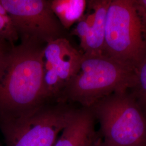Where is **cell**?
<instances>
[{"label": "cell", "mask_w": 146, "mask_h": 146, "mask_svg": "<svg viewBox=\"0 0 146 146\" xmlns=\"http://www.w3.org/2000/svg\"><path fill=\"white\" fill-rule=\"evenodd\" d=\"M146 53V39L133 0H111L103 55L135 70Z\"/></svg>", "instance_id": "cell-4"}, {"label": "cell", "mask_w": 146, "mask_h": 146, "mask_svg": "<svg viewBox=\"0 0 146 146\" xmlns=\"http://www.w3.org/2000/svg\"><path fill=\"white\" fill-rule=\"evenodd\" d=\"M11 45L14 44H11L9 42L0 38V60Z\"/></svg>", "instance_id": "cell-14"}, {"label": "cell", "mask_w": 146, "mask_h": 146, "mask_svg": "<svg viewBox=\"0 0 146 146\" xmlns=\"http://www.w3.org/2000/svg\"><path fill=\"white\" fill-rule=\"evenodd\" d=\"M90 146H108L106 143H105L103 140H100L99 138L95 141L94 143Z\"/></svg>", "instance_id": "cell-15"}, {"label": "cell", "mask_w": 146, "mask_h": 146, "mask_svg": "<svg viewBox=\"0 0 146 146\" xmlns=\"http://www.w3.org/2000/svg\"><path fill=\"white\" fill-rule=\"evenodd\" d=\"M111 0H92L87 6L94 12V20L89 25L87 35L80 43L84 54H103L104 46L106 15Z\"/></svg>", "instance_id": "cell-9"}, {"label": "cell", "mask_w": 146, "mask_h": 146, "mask_svg": "<svg viewBox=\"0 0 146 146\" xmlns=\"http://www.w3.org/2000/svg\"><path fill=\"white\" fill-rule=\"evenodd\" d=\"M133 3L146 39V0H133Z\"/></svg>", "instance_id": "cell-13"}, {"label": "cell", "mask_w": 146, "mask_h": 146, "mask_svg": "<svg viewBox=\"0 0 146 146\" xmlns=\"http://www.w3.org/2000/svg\"><path fill=\"white\" fill-rule=\"evenodd\" d=\"M82 54L67 38L61 37L46 44L43 48V60L53 66L64 88L78 70Z\"/></svg>", "instance_id": "cell-8"}, {"label": "cell", "mask_w": 146, "mask_h": 146, "mask_svg": "<svg viewBox=\"0 0 146 146\" xmlns=\"http://www.w3.org/2000/svg\"><path fill=\"white\" fill-rule=\"evenodd\" d=\"M135 72L104 55L82 54L78 69L58 101L90 108L111 94L131 90Z\"/></svg>", "instance_id": "cell-2"}, {"label": "cell", "mask_w": 146, "mask_h": 146, "mask_svg": "<svg viewBox=\"0 0 146 146\" xmlns=\"http://www.w3.org/2000/svg\"><path fill=\"white\" fill-rule=\"evenodd\" d=\"M95 120L90 108H77L54 146H91L99 138Z\"/></svg>", "instance_id": "cell-7"}, {"label": "cell", "mask_w": 146, "mask_h": 146, "mask_svg": "<svg viewBox=\"0 0 146 146\" xmlns=\"http://www.w3.org/2000/svg\"><path fill=\"white\" fill-rule=\"evenodd\" d=\"M50 3L53 13L65 29L78 22L87 7V1L85 0H52Z\"/></svg>", "instance_id": "cell-10"}, {"label": "cell", "mask_w": 146, "mask_h": 146, "mask_svg": "<svg viewBox=\"0 0 146 146\" xmlns=\"http://www.w3.org/2000/svg\"><path fill=\"white\" fill-rule=\"evenodd\" d=\"M19 38L10 16L0 15V38L11 44H14Z\"/></svg>", "instance_id": "cell-12"}, {"label": "cell", "mask_w": 146, "mask_h": 146, "mask_svg": "<svg viewBox=\"0 0 146 146\" xmlns=\"http://www.w3.org/2000/svg\"><path fill=\"white\" fill-rule=\"evenodd\" d=\"M130 94L146 117V53L135 70V83Z\"/></svg>", "instance_id": "cell-11"}, {"label": "cell", "mask_w": 146, "mask_h": 146, "mask_svg": "<svg viewBox=\"0 0 146 146\" xmlns=\"http://www.w3.org/2000/svg\"><path fill=\"white\" fill-rule=\"evenodd\" d=\"M76 110L56 101L26 116L1 122L5 146H54Z\"/></svg>", "instance_id": "cell-5"}, {"label": "cell", "mask_w": 146, "mask_h": 146, "mask_svg": "<svg viewBox=\"0 0 146 146\" xmlns=\"http://www.w3.org/2000/svg\"><path fill=\"white\" fill-rule=\"evenodd\" d=\"M0 146H2L1 145V144H0Z\"/></svg>", "instance_id": "cell-16"}, {"label": "cell", "mask_w": 146, "mask_h": 146, "mask_svg": "<svg viewBox=\"0 0 146 146\" xmlns=\"http://www.w3.org/2000/svg\"><path fill=\"white\" fill-rule=\"evenodd\" d=\"M22 43L40 46L63 37V27L53 13L50 1L0 0Z\"/></svg>", "instance_id": "cell-6"}, {"label": "cell", "mask_w": 146, "mask_h": 146, "mask_svg": "<svg viewBox=\"0 0 146 146\" xmlns=\"http://www.w3.org/2000/svg\"><path fill=\"white\" fill-rule=\"evenodd\" d=\"M43 48L11 45L0 60V123L51 102L43 85Z\"/></svg>", "instance_id": "cell-1"}, {"label": "cell", "mask_w": 146, "mask_h": 146, "mask_svg": "<svg viewBox=\"0 0 146 146\" xmlns=\"http://www.w3.org/2000/svg\"><path fill=\"white\" fill-rule=\"evenodd\" d=\"M109 146H146V117L127 91L109 95L90 107Z\"/></svg>", "instance_id": "cell-3"}]
</instances>
